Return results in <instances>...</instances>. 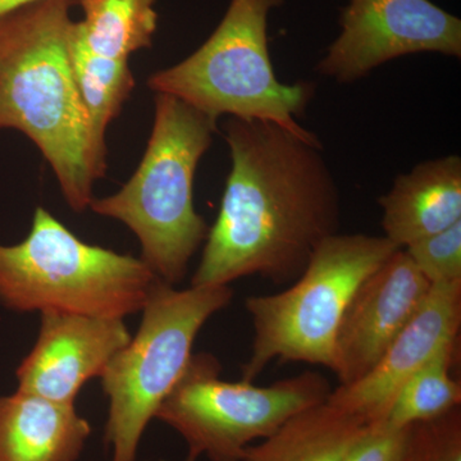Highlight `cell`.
<instances>
[{
	"instance_id": "44dd1931",
	"label": "cell",
	"mask_w": 461,
	"mask_h": 461,
	"mask_svg": "<svg viewBox=\"0 0 461 461\" xmlns=\"http://www.w3.org/2000/svg\"><path fill=\"white\" fill-rule=\"evenodd\" d=\"M406 429H397L386 423L369 426L342 461H403Z\"/></svg>"
},
{
	"instance_id": "5b68a950",
	"label": "cell",
	"mask_w": 461,
	"mask_h": 461,
	"mask_svg": "<svg viewBox=\"0 0 461 461\" xmlns=\"http://www.w3.org/2000/svg\"><path fill=\"white\" fill-rule=\"evenodd\" d=\"M157 280L141 258L81 241L41 206L23 242L0 244V303L12 311L123 320L142 311Z\"/></svg>"
},
{
	"instance_id": "52a82bcc",
	"label": "cell",
	"mask_w": 461,
	"mask_h": 461,
	"mask_svg": "<svg viewBox=\"0 0 461 461\" xmlns=\"http://www.w3.org/2000/svg\"><path fill=\"white\" fill-rule=\"evenodd\" d=\"M232 295L230 286L176 290L159 278L151 286L138 335L100 375L109 397L105 444L112 461H136L142 433L184 375L199 330Z\"/></svg>"
},
{
	"instance_id": "9c48e42d",
	"label": "cell",
	"mask_w": 461,
	"mask_h": 461,
	"mask_svg": "<svg viewBox=\"0 0 461 461\" xmlns=\"http://www.w3.org/2000/svg\"><path fill=\"white\" fill-rule=\"evenodd\" d=\"M339 26L317 66L321 75L339 83H354L408 54L461 57L460 18L430 0H350Z\"/></svg>"
},
{
	"instance_id": "7a4b0ae2",
	"label": "cell",
	"mask_w": 461,
	"mask_h": 461,
	"mask_svg": "<svg viewBox=\"0 0 461 461\" xmlns=\"http://www.w3.org/2000/svg\"><path fill=\"white\" fill-rule=\"evenodd\" d=\"M41 0L0 18V130L25 133L50 163L67 204L83 212L107 175V142L94 130L72 69L71 8Z\"/></svg>"
},
{
	"instance_id": "9a60e30c",
	"label": "cell",
	"mask_w": 461,
	"mask_h": 461,
	"mask_svg": "<svg viewBox=\"0 0 461 461\" xmlns=\"http://www.w3.org/2000/svg\"><path fill=\"white\" fill-rule=\"evenodd\" d=\"M368 429L362 418L321 402L249 446L242 461H342Z\"/></svg>"
},
{
	"instance_id": "8fae6325",
	"label": "cell",
	"mask_w": 461,
	"mask_h": 461,
	"mask_svg": "<svg viewBox=\"0 0 461 461\" xmlns=\"http://www.w3.org/2000/svg\"><path fill=\"white\" fill-rule=\"evenodd\" d=\"M460 324L461 281L430 285L420 308L379 362L359 381L330 391L327 402L369 426L384 423L405 382L439 348L459 339Z\"/></svg>"
},
{
	"instance_id": "4fadbf2b",
	"label": "cell",
	"mask_w": 461,
	"mask_h": 461,
	"mask_svg": "<svg viewBox=\"0 0 461 461\" xmlns=\"http://www.w3.org/2000/svg\"><path fill=\"white\" fill-rule=\"evenodd\" d=\"M379 205L384 236L399 249L460 222V157L427 160L397 176Z\"/></svg>"
},
{
	"instance_id": "d6986e66",
	"label": "cell",
	"mask_w": 461,
	"mask_h": 461,
	"mask_svg": "<svg viewBox=\"0 0 461 461\" xmlns=\"http://www.w3.org/2000/svg\"><path fill=\"white\" fill-rule=\"evenodd\" d=\"M403 461H461V411L406 427Z\"/></svg>"
},
{
	"instance_id": "ac0fdd59",
	"label": "cell",
	"mask_w": 461,
	"mask_h": 461,
	"mask_svg": "<svg viewBox=\"0 0 461 461\" xmlns=\"http://www.w3.org/2000/svg\"><path fill=\"white\" fill-rule=\"evenodd\" d=\"M72 69L94 130L107 142V130L122 111L135 87L129 62L96 56L72 38L69 41Z\"/></svg>"
},
{
	"instance_id": "ffe728a7",
	"label": "cell",
	"mask_w": 461,
	"mask_h": 461,
	"mask_svg": "<svg viewBox=\"0 0 461 461\" xmlns=\"http://www.w3.org/2000/svg\"><path fill=\"white\" fill-rule=\"evenodd\" d=\"M403 250L430 285L461 281V221Z\"/></svg>"
},
{
	"instance_id": "7c38bea8",
	"label": "cell",
	"mask_w": 461,
	"mask_h": 461,
	"mask_svg": "<svg viewBox=\"0 0 461 461\" xmlns=\"http://www.w3.org/2000/svg\"><path fill=\"white\" fill-rule=\"evenodd\" d=\"M41 329L32 353L17 371L18 391L74 403L81 387L131 339L121 318L68 312H41Z\"/></svg>"
},
{
	"instance_id": "6da1fadb",
	"label": "cell",
	"mask_w": 461,
	"mask_h": 461,
	"mask_svg": "<svg viewBox=\"0 0 461 461\" xmlns=\"http://www.w3.org/2000/svg\"><path fill=\"white\" fill-rule=\"evenodd\" d=\"M224 132L232 168L191 286L256 275L295 281L339 229V187L321 144L263 121L230 118Z\"/></svg>"
},
{
	"instance_id": "3957f363",
	"label": "cell",
	"mask_w": 461,
	"mask_h": 461,
	"mask_svg": "<svg viewBox=\"0 0 461 461\" xmlns=\"http://www.w3.org/2000/svg\"><path fill=\"white\" fill-rule=\"evenodd\" d=\"M153 130L140 165L122 189L90 208L126 224L141 259L159 280H184L209 227L194 208V177L213 141L217 121L167 94H156Z\"/></svg>"
},
{
	"instance_id": "2e32d148",
	"label": "cell",
	"mask_w": 461,
	"mask_h": 461,
	"mask_svg": "<svg viewBox=\"0 0 461 461\" xmlns=\"http://www.w3.org/2000/svg\"><path fill=\"white\" fill-rule=\"evenodd\" d=\"M84 18L75 21L72 38L91 53L124 60L151 47L158 27L156 0H78Z\"/></svg>"
},
{
	"instance_id": "e0dca14e",
	"label": "cell",
	"mask_w": 461,
	"mask_h": 461,
	"mask_svg": "<svg viewBox=\"0 0 461 461\" xmlns=\"http://www.w3.org/2000/svg\"><path fill=\"white\" fill-rule=\"evenodd\" d=\"M457 339L447 342L411 375L397 393L384 423L402 429L460 408L461 384L451 375Z\"/></svg>"
},
{
	"instance_id": "7402d4cb",
	"label": "cell",
	"mask_w": 461,
	"mask_h": 461,
	"mask_svg": "<svg viewBox=\"0 0 461 461\" xmlns=\"http://www.w3.org/2000/svg\"><path fill=\"white\" fill-rule=\"evenodd\" d=\"M36 2H41V0H0V18Z\"/></svg>"
},
{
	"instance_id": "8992f818",
	"label": "cell",
	"mask_w": 461,
	"mask_h": 461,
	"mask_svg": "<svg viewBox=\"0 0 461 461\" xmlns=\"http://www.w3.org/2000/svg\"><path fill=\"white\" fill-rule=\"evenodd\" d=\"M396 250L384 236L336 233L317 248L293 286L248 297L254 341L242 379L253 382L275 360L332 368L346 306L359 285Z\"/></svg>"
},
{
	"instance_id": "277c9868",
	"label": "cell",
	"mask_w": 461,
	"mask_h": 461,
	"mask_svg": "<svg viewBox=\"0 0 461 461\" xmlns=\"http://www.w3.org/2000/svg\"><path fill=\"white\" fill-rule=\"evenodd\" d=\"M282 5L284 0H230L208 41L177 65L149 76L148 86L215 121L222 115L263 121L321 145L296 121L313 99L314 85L280 83L269 57L268 16Z\"/></svg>"
},
{
	"instance_id": "5bb4252c",
	"label": "cell",
	"mask_w": 461,
	"mask_h": 461,
	"mask_svg": "<svg viewBox=\"0 0 461 461\" xmlns=\"http://www.w3.org/2000/svg\"><path fill=\"white\" fill-rule=\"evenodd\" d=\"M90 433L74 403L21 391L0 397V461H77Z\"/></svg>"
},
{
	"instance_id": "30bf717a",
	"label": "cell",
	"mask_w": 461,
	"mask_h": 461,
	"mask_svg": "<svg viewBox=\"0 0 461 461\" xmlns=\"http://www.w3.org/2000/svg\"><path fill=\"white\" fill-rule=\"evenodd\" d=\"M430 284L399 249L355 290L333 346L330 371L339 386L363 378L411 321Z\"/></svg>"
},
{
	"instance_id": "ba28073f",
	"label": "cell",
	"mask_w": 461,
	"mask_h": 461,
	"mask_svg": "<svg viewBox=\"0 0 461 461\" xmlns=\"http://www.w3.org/2000/svg\"><path fill=\"white\" fill-rule=\"evenodd\" d=\"M213 355H193L184 375L160 403L156 418L186 441L185 461H242L253 442L262 441L306 409L326 402L329 381L304 372L271 386L227 382Z\"/></svg>"
}]
</instances>
